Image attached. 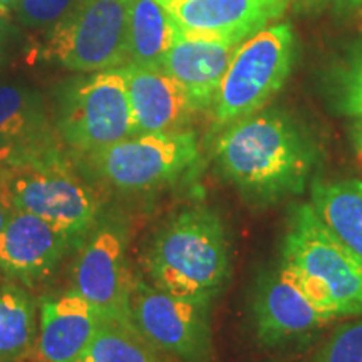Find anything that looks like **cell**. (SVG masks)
<instances>
[{
	"label": "cell",
	"mask_w": 362,
	"mask_h": 362,
	"mask_svg": "<svg viewBox=\"0 0 362 362\" xmlns=\"http://www.w3.org/2000/svg\"><path fill=\"white\" fill-rule=\"evenodd\" d=\"M178 34L173 17L158 0H133L129 12V62L161 67Z\"/></svg>",
	"instance_id": "19"
},
{
	"label": "cell",
	"mask_w": 362,
	"mask_h": 362,
	"mask_svg": "<svg viewBox=\"0 0 362 362\" xmlns=\"http://www.w3.org/2000/svg\"><path fill=\"white\" fill-rule=\"evenodd\" d=\"M325 90L337 115L362 119V39L330 67Z\"/></svg>",
	"instance_id": "22"
},
{
	"label": "cell",
	"mask_w": 362,
	"mask_h": 362,
	"mask_svg": "<svg viewBox=\"0 0 362 362\" xmlns=\"http://www.w3.org/2000/svg\"><path fill=\"white\" fill-rule=\"evenodd\" d=\"M314 362H362V319L339 325L322 344Z\"/></svg>",
	"instance_id": "23"
},
{
	"label": "cell",
	"mask_w": 362,
	"mask_h": 362,
	"mask_svg": "<svg viewBox=\"0 0 362 362\" xmlns=\"http://www.w3.org/2000/svg\"><path fill=\"white\" fill-rule=\"evenodd\" d=\"M133 0H81L49 30L45 56L74 72L117 69L129 62Z\"/></svg>",
	"instance_id": "8"
},
{
	"label": "cell",
	"mask_w": 362,
	"mask_h": 362,
	"mask_svg": "<svg viewBox=\"0 0 362 362\" xmlns=\"http://www.w3.org/2000/svg\"><path fill=\"white\" fill-rule=\"evenodd\" d=\"M136 133H170L187 129L198 107L187 89L161 67L124 66Z\"/></svg>",
	"instance_id": "14"
},
{
	"label": "cell",
	"mask_w": 362,
	"mask_h": 362,
	"mask_svg": "<svg viewBox=\"0 0 362 362\" xmlns=\"http://www.w3.org/2000/svg\"><path fill=\"white\" fill-rule=\"evenodd\" d=\"M8 168H11V163L0 161V192H2L4 185H6V180H7V175H8Z\"/></svg>",
	"instance_id": "30"
},
{
	"label": "cell",
	"mask_w": 362,
	"mask_h": 362,
	"mask_svg": "<svg viewBox=\"0 0 362 362\" xmlns=\"http://www.w3.org/2000/svg\"><path fill=\"white\" fill-rule=\"evenodd\" d=\"M0 194L13 210L39 216L78 245L103 216L101 194L64 146L11 163Z\"/></svg>",
	"instance_id": "4"
},
{
	"label": "cell",
	"mask_w": 362,
	"mask_h": 362,
	"mask_svg": "<svg viewBox=\"0 0 362 362\" xmlns=\"http://www.w3.org/2000/svg\"><path fill=\"white\" fill-rule=\"evenodd\" d=\"M296 61L292 27L267 25L243 40L235 51L210 111L214 129L221 131L264 110L287 83Z\"/></svg>",
	"instance_id": "7"
},
{
	"label": "cell",
	"mask_w": 362,
	"mask_h": 362,
	"mask_svg": "<svg viewBox=\"0 0 362 362\" xmlns=\"http://www.w3.org/2000/svg\"><path fill=\"white\" fill-rule=\"evenodd\" d=\"M81 0H19L13 8L24 25L34 29H52Z\"/></svg>",
	"instance_id": "24"
},
{
	"label": "cell",
	"mask_w": 362,
	"mask_h": 362,
	"mask_svg": "<svg viewBox=\"0 0 362 362\" xmlns=\"http://www.w3.org/2000/svg\"><path fill=\"white\" fill-rule=\"evenodd\" d=\"M291 0H175L166 4L181 33L242 44L284 16Z\"/></svg>",
	"instance_id": "13"
},
{
	"label": "cell",
	"mask_w": 362,
	"mask_h": 362,
	"mask_svg": "<svg viewBox=\"0 0 362 362\" xmlns=\"http://www.w3.org/2000/svg\"><path fill=\"white\" fill-rule=\"evenodd\" d=\"M6 39H7V25H6V22L0 19V64H2V56H4V47H6Z\"/></svg>",
	"instance_id": "29"
},
{
	"label": "cell",
	"mask_w": 362,
	"mask_h": 362,
	"mask_svg": "<svg viewBox=\"0 0 362 362\" xmlns=\"http://www.w3.org/2000/svg\"><path fill=\"white\" fill-rule=\"evenodd\" d=\"M158 2L163 4V6H166V4H171V2H175V0H158Z\"/></svg>",
	"instance_id": "32"
},
{
	"label": "cell",
	"mask_w": 362,
	"mask_h": 362,
	"mask_svg": "<svg viewBox=\"0 0 362 362\" xmlns=\"http://www.w3.org/2000/svg\"><path fill=\"white\" fill-rule=\"evenodd\" d=\"M238 45L228 40L185 34L178 29L163 59L161 69L188 90L198 111H206Z\"/></svg>",
	"instance_id": "16"
},
{
	"label": "cell",
	"mask_w": 362,
	"mask_h": 362,
	"mask_svg": "<svg viewBox=\"0 0 362 362\" xmlns=\"http://www.w3.org/2000/svg\"><path fill=\"white\" fill-rule=\"evenodd\" d=\"M280 262L332 320L362 315V260L330 232L310 203L288 215Z\"/></svg>",
	"instance_id": "3"
},
{
	"label": "cell",
	"mask_w": 362,
	"mask_h": 362,
	"mask_svg": "<svg viewBox=\"0 0 362 362\" xmlns=\"http://www.w3.org/2000/svg\"><path fill=\"white\" fill-rule=\"evenodd\" d=\"M25 158L19 149L7 146V144H0V161H7V163H16Z\"/></svg>",
	"instance_id": "27"
},
{
	"label": "cell",
	"mask_w": 362,
	"mask_h": 362,
	"mask_svg": "<svg viewBox=\"0 0 362 362\" xmlns=\"http://www.w3.org/2000/svg\"><path fill=\"white\" fill-rule=\"evenodd\" d=\"M305 4L309 6H332V7H341V8H354L361 6L362 0H305Z\"/></svg>",
	"instance_id": "25"
},
{
	"label": "cell",
	"mask_w": 362,
	"mask_h": 362,
	"mask_svg": "<svg viewBox=\"0 0 362 362\" xmlns=\"http://www.w3.org/2000/svg\"><path fill=\"white\" fill-rule=\"evenodd\" d=\"M351 139L357 158L362 161V119H356V123L352 126L351 131Z\"/></svg>",
	"instance_id": "26"
},
{
	"label": "cell",
	"mask_w": 362,
	"mask_h": 362,
	"mask_svg": "<svg viewBox=\"0 0 362 362\" xmlns=\"http://www.w3.org/2000/svg\"><path fill=\"white\" fill-rule=\"evenodd\" d=\"M129 322L175 362H211V302L163 292L136 277L129 293Z\"/></svg>",
	"instance_id": "9"
},
{
	"label": "cell",
	"mask_w": 362,
	"mask_h": 362,
	"mask_svg": "<svg viewBox=\"0 0 362 362\" xmlns=\"http://www.w3.org/2000/svg\"><path fill=\"white\" fill-rule=\"evenodd\" d=\"M200 158L192 129L134 134L101 151L74 158L93 185L123 194L148 193L175 183Z\"/></svg>",
	"instance_id": "5"
},
{
	"label": "cell",
	"mask_w": 362,
	"mask_h": 362,
	"mask_svg": "<svg viewBox=\"0 0 362 362\" xmlns=\"http://www.w3.org/2000/svg\"><path fill=\"white\" fill-rule=\"evenodd\" d=\"M0 144L19 149L25 158L62 146L39 90L21 84L0 86Z\"/></svg>",
	"instance_id": "17"
},
{
	"label": "cell",
	"mask_w": 362,
	"mask_h": 362,
	"mask_svg": "<svg viewBox=\"0 0 362 362\" xmlns=\"http://www.w3.org/2000/svg\"><path fill=\"white\" fill-rule=\"evenodd\" d=\"M250 312L257 342L274 351L305 347L325 324L332 322L282 262L257 280Z\"/></svg>",
	"instance_id": "11"
},
{
	"label": "cell",
	"mask_w": 362,
	"mask_h": 362,
	"mask_svg": "<svg viewBox=\"0 0 362 362\" xmlns=\"http://www.w3.org/2000/svg\"><path fill=\"white\" fill-rule=\"evenodd\" d=\"M54 126L72 158L93 155L138 134L124 66L69 81L59 93Z\"/></svg>",
	"instance_id": "6"
},
{
	"label": "cell",
	"mask_w": 362,
	"mask_h": 362,
	"mask_svg": "<svg viewBox=\"0 0 362 362\" xmlns=\"http://www.w3.org/2000/svg\"><path fill=\"white\" fill-rule=\"evenodd\" d=\"M310 205L330 232L362 260V181H315Z\"/></svg>",
	"instance_id": "18"
},
{
	"label": "cell",
	"mask_w": 362,
	"mask_h": 362,
	"mask_svg": "<svg viewBox=\"0 0 362 362\" xmlns=\"http://www.w3.org/2000/svg\"><path fill=\"white\" fill-rule=\"evenodd\" d=\"M141 264L160 291L214 304L232 274L223 220L206 205L181 208L149 240Z\"/></svg>",
	"instance_id": "2"
},
{
	"label": "cell",
	"mask_w": 362,
	"mask_h": 362,
	"mask_svg": "<svg viewBox=\"0 0 362 362\" xmlns=\"http://www.w3.org/2000/svg\"><path fill=\"white\" fill-rule=\"evenodd\" d=\"M74 291L96 309L103 320L129 322V293L134 275L128 262V226L117 216H101L79 245Z\"/></svg>",
	"instance_id": "10"
},
{
	"label": "cell",
	"mask_w": 362,
	"mask_h": 362,
	"mask_svg": "<svg viewBox=\"0 0 362 362\" xmlns=\"http://www.w3.org/2000/svg\"><path fill=\"white\" fill-rule=\"evenodd\" d=\"M13 211H16V210H13V208L11 206V203H8L6 198L0 194V235H2L4 228H6L7 221L12 216Z\"/></svg>",
	"instance_id": "28"
},
{
	"label": "cell",
	"mask_w": 362,
	"mask_h": 362,
	"mask_svg": "<svg viewBox=\"0 0 362 362\" xmlns=\"http://www.w3.org/2000/svg\"><path fill=\"white\" fill-rule=\"evenodd\" d=\"M17 2H19V0H0V8H4V11H6V8H13L17 6Z\"/></svg>",
	"instance_id": "31"
},
{
	"label": "cell",
	"mask_w": 362,
	"mask_h": 362,
	"mask_svg": "<svg viewBox=\"0 0 362 362\" xmlns=\"http://www.w3.org/2000/svg\"><path fill=\"white\" fill-rule=\"evenodd\" d=\"M216 170L248 203L302 194L320 166V148L291 112L260 110L220 131Z\"/></svg>",
	"instance_id": "1"
},
{
	"label": "cell",
	"mask_w": 362,
	"mask_h": 362,
	"mask_svg": "<svg viewBox=\"0 0 362 362\" xmlns=\"http://www.w3.org/2000/svg\"><path fill=\"white\" fill-rule=\"evenodd\" d=\"M101 322L96 309L74 288L44 297L35 341L39 357L44 362H78Z\"/></svg>",
	"instance_id": "15"
},
{
	"label": "cell",
	"mask_w": 362,
	"mask_h": 362,
	"mask_svg": "<svg viewBox=\"0 0 362 362\" xmlns=\"http://www.w3.org/2000/svg\"><path fill=\"white\" fill-rule=\"evenodd\" d=\"M78 362H175L131 324L103 320Z\"/></svg>",
	"instance_id": "21"
},
{
	"label": "cell",
	"mask_w": 362,
	"mask_h": 362,
	"mask_svg": "<svg viewBox=\"0 0 362 362\" xmlns=\"http://www.w3.org/2000/svg\"><path fill=\"white\" fill-rule=\"evenodd\" d=\"M0 274H2V272H0Z\"/></svg>",
	"instance_id": "33"
},
{
	"label": "cell",
	"mask_w": 362,
	"mask_h": 362,
	"mask_svg": "<svg viewBox=\"0 0 362 362\" xmlns=\"http://www.w3.org/2000/svg\"><path fill=\"white\" fill-rule=\"evenodd\" d=\"M78 243L51 223L16 210L0 235V272L12 282L34 285L56 272Z\"/></svg>",
	"instance_id": "12"
},
{
	"label": "cell",
	"mask_w": 362,
	"mask_h": 362,
	"mask_svg": "<svg viewBox=\"0 0 362 362\" xmlns=\"http://www.w3.org/2000/svg\"><path fill=\"white\" fill-rule=\"evenodd\" d=\"M37 332L33 296L16 282L0 285V362L29 354Z\"/></svg>",
	"instance_id": "20"
}]
</instances>
